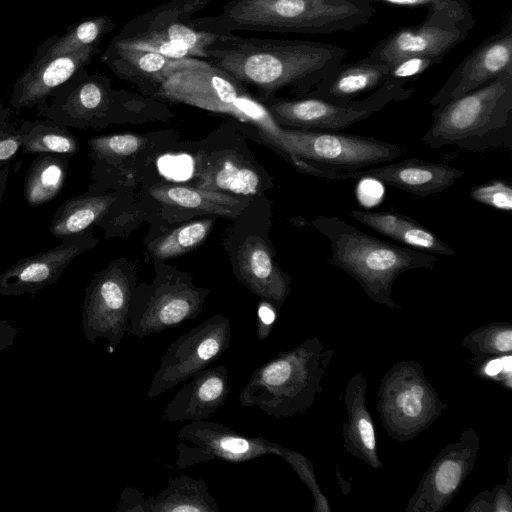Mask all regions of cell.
<instances>
[{"label": "cell", "instance_id": "cell-17", "mask_svg": "<svg viewBox=\"0 0 512 512\" xmlns=\"http://www.w3.org/2000/svg\"><path fill=\"white\" fill-rule=\"evenodd\" d=\"M464 174L463 170L448 164L413 157L397 163L341 173L338 180L370 178L414 196L428 197L450 188Z\"/></svg>", "mask_w": 512, "mask_h": 512}, {"label": "cell", "instance_id": "cell-40", "mask_svg": "<svg viewBox=\"0 0 512 512\" xmlns=\"http://www.w3.org/2000/svg\"><path fill=\"white\" fill-rule=\"evenodd\" d=\"M470 197L483 205L511 213L512 186L508 181L494 179L477 185L470 191Z\"/></svg>", "mask_w": 512, "mask_h": 512}, {"label": "cell", "instance_id": "cell-29", "mask_svg": "<svg viewBox=\"0 0 512 512\" xmlns=\"http://www.w3.org/2000/svg\"><path fill=\"white\" fill-rule=\"evenodd\" d=\"M197 187L222 193L255 195L260 190L261 180L250 163L228 152L200 168Z\"/></svg>", "mask_w": 512, "mask_h": 512}, {"label": "cell", "instance_id": "cell-16", "mask_svg": "<svg viewBox=\"0 0 512 512\" xmlns=\"http://www.w3.org/2000/svg\"><path fill=\"white\" fill-rule=\"evenodd\" d=\"M512 74V28H503L485 39L453 70L430 100L434 107Z\"/></svg>", "mask_w": 512, "mask_h": 512}, {"label": "cell", "instance_id": "cell-10", "mask_svg": "<svg viewBox=\"0 0 512 512\" xmlns=\"http://www.w3.org/2000/svg\"><path fill=\"white\" fill-rule=\"evenodd\" d=\"M414 89L387 80L369 96L361 100L338 103L322 98L299 95L292 99L274 95L261 97L274 121L279 126L299 130L336 131L370 117L390 102L407 100Z\"/></svg>", "mask_w": 512, "mask_h": 512}, {"label": "cell", "instance_id": "cell-34", "mask_svg": "<svg viewBox=\"0 0 512 512\" xmlns=\"http://www.w3.org/2000/svg\"><path fill=\"white\" fill-rule=\"evenodd\" d=\"M147 142L146 136L123 133L92 137L87 143L96 168L115 170L140 153Z\"/></svg>", "mask_w": 512, "mask_h": 512}, {"label": "cell", "instance_id": "cell-43", "mask_svg": "<svg viewBox=\"0 0 512 512\" xmlns=\"http://www.w3.org/2000/svg\"><path fill=\"white\" fill-rule=\"evenodd\" d=\"M492 512L512 511L511 457L508 462V477L505 484L496 485L492 490Z\"/></svg>", "mask_w": 512, "mask_h": 512}, {"label": "cell", "instance_id": "cell-4", "mask_svg": "<svg viewBox=\"0 0 512 512\" xmlns=\"http://www.w3.org/2000/svg\"><path fill=\"white\" fill-rule=\"evenodd\" d=\"M422 137L431 148L512 149V74L437 106Z\"/></svg>", "mask_w": 512, "mask_h": 512}, {"label": "cell", "instance_id": "cell-19", "mask_svg": "<svg viewBox=\"0 0 512 512\" xmlns=\"http://www.w3.org/2000/svg\"><path fill=\"white\" fill-rule=\"evenodd\" d=\"M85 232L61 240L56 247L18 260L0 275V290H32L55 281L80 254L97 245Z\"/></svg>", "mask_w": 512, "mask_h": 512}, {"label": "cell", "instance_id": "cell-25", "mask_svg": "<svg viewBox=\"0 0 512 512\" xmlns=\"http://www.w3.org/2000/svg\"><path fill=\"white\" fill-rule=\"evenodd\" d=\"M389 65L367 56L350 63H340L307 95L344 103L378 89L387 80Z\"/></svg>", "mask_w": 512, "mask_h": 512}, {"label": "cell", "instance_id": "cell-28", "mask_svg": "<svg viewBox=\"0 0 512 512\" xmlns=\"http://www.w3.org/2000/svg\"><path fill=\"white\" fill-rule=\"evenodd\" d=\"M150 194L157 201L169 206L230 219L238 217L247 206L244 200L227 193L199 187L156 185L150 189Z\"/></svg>", "mask_w": 512, "mask_h": 512}, {"label": "cell", "instance_id": "cell-38", "mask_svg": "<svg viewBox=\"0 0 512 512\" xmlns=\"http://www.w3.org/2000/svg\"><path fill=\"white\" fill-rule=\"evenodd\" d=\"M114 26L115 22L105 15L87 19L58 39L42 59L67 55L87 47L97 46L102 37Z\"/></svg>", "mask_w": 512, "mask_h": 512}, {"label": "cell", "instance_id": "cell-21", "mask_svg": "<svg viewBox=\"0 0 512 512\" xmlns=\"http://www.w3.org/2000/svg\"><path fill=\"white\" fill-rule=\"evenodd\" d=\"M235 274L251 292L278 312L291 293L290 277L274 261L270 247L260 237L250 236L238 248Z\"/></svg>", "mask_w": 512, "mask_h": 512}, {"label": "cell", "instance_id": "cell-27", "mask_svg": "<svg viewBox=\"0 0 512 512\" xmlns=\"http://www.w3.org/2000/svg\"><path fill=\"white\" fill-rule=\"evenodd\" d=\"M104 59L119 78L137 85L151 96L174 58L111 41Z\"/></svg>", "mask_w": 512, "mask_h": 512}, {"label": "cell", "instance_id": "cell-47", "mask_svg": "<svg viewBox=\"0 0 512 512\" xmlns=\"http://www.w3.org/2000/svg\"><path fill=\"white\" fill-rule=\"evenodd\" d=\"M465 512H492V492L484 490L474 497Z\"/></svg>", "mask_w": 512, "mask_h": 512}, {"label": "cell", "instance_id": "cell-18", "mask_svg": "<svg viewBox=\"0 0 512 512\" xmlns=\"http://www.w3.org/2000/svg\"><path fill=\"white\" fill-rule=\"evenodd\" d=\"M135 289V277L124 264L111 263L96 275L90 291V305L101 324V332L112 344L128 333L129 311Z\"/></svg>", "mask_w": 512, "mask_h": 512}, {"label": "cell", "instance_id": "cell-14", "mask_svg": "<svg viewBox=\"0 0 512 512\" xmlns=\"http://www.w3.org/2000/svg\"><path fill=\"white\" fill-rule=\"evenodd\" d=\"M480 443L475 427H470L462 431L457 440L444 446L424 472L407 502L405 511L444 510L457 496L472 472Z\"/></svg>", "mask_w": 512, "mask_h": 512}, {"label": "cell", "instance_id": "cell-45", "mask_svg": "<svg viewBox=\"0 0 512 512\" xmlns=\"http://www.w3.org/2000/svg\"><path fill=\"white\" fill-rule=\"evenodd\" d=\"M277 312L269 302L263 300L259 303L256 329L258 340L264 341L269 337L277 319Z\"/></svg>", "mask_w": 512, "mask_h": 512}, {"label": "cell", "instance_id": "cell-20", "mask_svg": "<svg viewBox=\"0 0 512 512\" xmlns=\"http://www.w3.org/2000/svg\"><path fill=\"white\" fill-rule=\"evenodd\" d=\"M469 33L453 25L423 21L401 27L374 46L367 57L386 64L410 56L445 55L465 40Z\"/></svg>", "mask_w": 512, "mask_h": 512}, {"label": "cell", "instance_id": "cell-22", "mask_svg": "<svg viewBox=\"0 0 512 512\" xmlns=\"http://www.w3.org/2000/svg\"><path fill=\"white\" fill-rule=\"evenodd\" d=\"M184 383L164 409L163 420H205L224 405L231 391L228 368L223 364L207 367Z\"/></svg>", "mask_w": 512, "mask_h": 512}, {"label": "cell", "instance_id": "cell-37", "mask_svg": "<svg viewBox=\"0 0 512 512\" xmlns=\"http://www.w3.org/2000/svg\"><path fill=\"white\" fill-rule=\"evenodd\" d=\"M462 346L477 359L511 354L512 325L509 322H492L468 333Z\"/></svg>", "mask_w": 512, "mask_h": 512}, {"label": "cell", "instance_id": "cell-46", "mask_svg": "<svg viewBox=\"0 0 512 512\" xmlns=\"http://www.w3.org/2000/svg\"><path fill=\"white\" fill-rule=\"evenodd\" d=\"M117 510L146 512V498L144 497V493L136 488L127 486L122 493Z\"/></svg>", "mask_w": 512, "mask_h": 512}, {"label": "cell", "instance_id": "cell-9", "mask_svg": "<svg viewBox=\"0 0 512 512\" xmlns=\"http://www.w3.org/2000/svg\"><path fill=\"white\" fill-rule=\"evenodd\" d=\"M293 155L313 176L338 180L341 173L391 162L406 154L404 146L371 137L332 131L285 129Z\"/></svg>", "mask_w": 512, "mask_h": 512}, {"label": "cell", "instance_id": "cell-1", "mask_svg": "<svg viewBox=\"0 0 512 512\" xmlns=\"http://www.w3.org/2000/svg\"><path fill=\"white\" fill-rule=\"evenodd\" d=\"M207 59L245 86L274 95L287 87L309 93L347 55L344 47L308 40L244 38L218 34Z\"/></svg>", "mask_w": 512, "mask_h": 512}, {"label": "cell", "instance_id": "cell-24", "mask_svg": "<svg viewBox=\"0 0 512 512\" xmlns=\"http://www.w3.org/2000/svg\"><path fill=\"white\" fill-rule=\"evenodd\" d=\"M366 392L364 374L355 373L348 381L344 393L347 421L342 427L343 444L352 456L373 469H380L383 463L378 455L376 430L366 404Z\"/></svg>", "mask_w": 512, "mask_h": 512}, {"label": "cell", "instance_id": "cell-6", "mask_svg": "<svg viewBox=\"0 0 512 512\" xmlns=\"http://www.w3.org/2000/svg\"><path fill=\"white\" fill-rule=\"evenodd\" d=\"M151 96L231 115L252 124L259 132L274 123L266 107L249 93L245 85L203 58L173 59Z\"/></svg>", "mask_w": 512, "mask_h": 512}, {"label": "cell", "instance_id": "cell-44", "mask_svg": "<svg viewBox=\"0 0 512 512\" xmlns=\"http://www.w3.org/2000/svg\"><path fill=\"white\" fill-rule=\"evenodd\" d=\"M21 148V139L15 125L0 132V166L7 164Z\"/></svg>", "mask_w": 512, "mask_h": 512}, {"label": "cell", "instance_id": "cell-5", "mask_svg": "<svg viewBox=\"0 0 512 512\" xmlns=\"http://www.w3.org/2000/svg\"><path fill=\"white\" fill-rule=\"evenodd\" d=\"M333 354L319 337L279 352L254 370L240 392V404L274 418L304 413L322 392L321 381Z\"/></svg>", "mask_w": 512, "mask_h": 512}, {"label": "cell", "instance_id": "cell-2", "mask_svg": "<svg viewBox=\"0 0 512 512\" xmlns=\"http://www.w3.org/2000/svg\"><path fill=\"white\" fill-rule=\"evenodd\" d=\"M374 13L372 3L365 0H230L221 14L190 23L214 34L235 30L331 34L366 25Z\"/></svg>", "mask_w": 512, "mask_h": 512}, {"label": "cell", "instance_id": "cell-12", "mask_svg": "<svg viewBox=\"0 0 512 512\" xmlns=\"http://www.w3.org/2000/svg\"><path fill=\"white\" fill-rule=\"evenodd\" d=\"M230 319L215 314L182 334L166 349L153 376L147 397L154 399L209 367L229 348Z\"/></svg>", "mask_w": 512, "mask_h": 512}, {"label": "cell", "instance_id": "cell-11", "mask_svg": "<svg viewBox=\"0 0 512 512\" xmlns=\"http://www.w3.org/2000/svg\"><path fill=\"white\" fill-rule=\"evenodd\" d=\"M184 276L167 277L133 291L128 334L144 338L196 319L209 295Z\"/></svg>", "mask_w": 512, "mask_h": 512}, {"label": "cell", "instance_id": "cell-35", "mask_svg": "<svg viewBox=\"0 0 512 512\" xmlns=\"http://www.w3.org/2000/svg\"><path fill=\"white\" fill-rule=\"evenodd\" d=\"M367 2H383L408 8H425V21L453 25L466 32L475 25V18L466 0H365Z\"/></svg>", "mask_w": 512, "mask_h": 512}, {"label": "cell", "instance_id": "cell-8", "mask_svg": "<svg viewBox=\"0 0 512 512\" xmlns=\"http://www.w3.org/2000/svg\"><path fill=\"white\" fill-rule=\"evenodd\" d=\"M213 0H171L127 22L113 42L169 58L207 59L206 49L218 34L192 27L191 15Z\"/></svg>", "mask_w": 512, "mask_h": 512}, {"label": "cell", "instance_id": "cell-32", "mask_svg": "<svg viewBox=\"0 0 512 512\" xmlns=\"http://www.w3.org/2000/svg\"><path fill=\"white\" fill-rule=\"evenodd\" d=\"M65 155L43 153L29 166L24 180V198L30 207L53 200L65 185L68 159Z\"/></svg>", "mask_w": 512, "mask_h": 512}, {"label": "cell", "instance_id": "cell-41", "mask_svg": "<svg viewBox=\"0 0 512 512\" xmlns=\"http://www.w3.org/2000/svg\"><path fill=\"white\" fill-rule=\"evenodd\" d=\"M440 56H410L389 64L388 80L401 84L415 80L419 75L443 61Z\"/></svg>", "mask_w": 512, "mask_h": 512}, {"label": "cell", "instance_id": "cell-30", "mask_svg": "<svg viewBox=\"0 0 512 512\" xmlns=\"http://www.w3.org/2000/svg\"><path fill=\"white\" fill-rule=\"evenodd\" d=\"M116 199L114 194L92 190L68 199L55 211L49 232L61 240L83 234L108 213Z\"/></svg>", "mask_w": 512, "mask_h": 512}, {"label": "cell", "instance_id": "cell-39", "mask_svg": "<svg viewBox=\"0 0 512 512\" xmlns=\"http://www.w3.org/2000/svg\"><path fill=\"white\" fill-rule=\"evenodd\" d=\"M282 457L294 469L300 480L310 490L314 500V512H330L331 508L327 498L322 493L316 481L313 463L303 454L285 447L280 448Z\"/></svg>", "mask_w": 512, "mask_h": 512}, {"label": "cell", "instance_id": "cell-49", "mask_svg": "<svg viewBox=\"0 0 512 512\" xmlns=\"http://www.w3.org/2000/svg\"><path fill=\"white\" fill-rule=\"evenodd\" d=\"M9 114L10 112L0 103V132L12 125L9 121Z\"/></svg>", "mask_w": 512, "mask_h": 512}, {"label": "cell", "instance_id": "cell-15", "mask_svg": "<svg viewBox=\"0 0 512 512\" xmlns=\"http://www.w3.org/2000/svg\"><path fill=\"white\" fill-rule=\"evenodd\" d=\"M125 91L111 90L106 79H87L51 104L42 103L38 114L78 129L102 128L116 122V112L139 100Z\"/></svg>", "mask_w": 512, "mask_h": 512}, {"label": "cell", "instance_id": "cell-48", "mask_svg": "<svg viewBox=\"0 0 512 512\" xmlns=\"http://www.w3.org/2000/svg\"><path fill=\"white\" fill-rule=\"evenodd\" d=\"M11 167L6 165L0 169V205L9 182V176L11 174Z\"/></svg>", "mask_w": 512, "mask_h": 512}, {"label": "cell", "instance_id": "cell-42", "mask_svg": "<svg viewBox=\"0 0 512 512\" xmlns=\"http://www.w3.org/2000/svg\"><path fill=\"white\" fill-rule=\"evenodd\" d=\"M481 359L486 361L476 365V374L479 377L493 378L511 388V354Z\"/></svg>", "mask_w": 512, "mask_h": 512}, {"label": "cell", "instance_id": "cell-33", "mask_svg": "<svg viewBox=\"0 0 512 512\" xmlns=\"http://www.w3.org/2000/svg\"><path fill=\"white\" fill-rule=\"evenodd\" d=\"M17 131L25 154H76L80 145L77 138L62 123L45 119L25 121Z\"/></svg>", "mask_w": 512, "mask_h": 512}, {"label": "cell", "instance_id": "cell-13", "mask_svg": "<svg viewBox=\"0 0 512 512\" xmlns=\"http://www.w3.org/2000/svg\"><path fill=\"white\" fill-rule=\"evenodd\" d=\"M175 466L182 470L212 460L243 463L258 457L280 455L281 445L258 436L243 435L221 423L192 421L177 431Z\"/></svg>", "mask_w": 512, "mask_h": 512}, {"label": "cell", "instance_id": "cell-31", "mask_svg": "<svg viewBox=\"0 0 512 512\" xmlns=\"http://www.w3.org/2000/svg\"><path fill=\"white\" fill-rule=\"evenodd\" d=\"M146 512H220L203 479L186 474L168 478L165 489L146 499Z\"/></svg>", "mask_w": 512, "mask_h": 512}, {"label": "cell", "instance_id": "cell-7", "mask_svg": "<svg viewBox=\"0 0 512 512\" xmlns=\"http://www.w3.org/2000/svg\"><path fill=\"white\" fill-rule=\"evenodd\" d=\"M376 408L388 436L410 441L428 429L448 407L414 360L393 364L383 375Z\"/></svg>", "mask_w": 512, "mask_h": 512}, {"label": "cell", "instance_id": "cell-3", "mask_svg": "<svg viewBox=\"0 0 512 512\" xmlns=\"http://www.w3.org/2000/svg\"><path fill=\"white\" fill-rule=\"evenodd\" d=\"M312 225L330 242L329 262L355 279L375 303L399 310L392 298L395 280L414 269L434 270L439 258L371 236L336 216H318Z\"/></svg>", "mask_w": 512, "mask_h": 512}, {"label": "cell", "instance_id": "cell-26", "mask_svg": "<svg viewBox=\"0 0 512 512\" xmlns=\"http://www.w3.org/2000/svg\"><path fill=\"white\" fill-rule=\"evenodd\" d=\"M347 215L406 247L427 253L452 256L455 251L427 227L401 213L352 210Z\"/></svg>", "mask_w": 512, "mask_h": 512}, {"label": "cell", "instance_id": "cell-23", "mask_svg": "<svg viewBox=\"0 0 512 512\" xmlns=\"http://www.w3.org/2000/svg\"><path fill=\"white\" fill-rule=\"evenodd\" d=\"M97 46L48 59L25 72L15 84L10 104L17 109L32 108L44 103L60 85L90 62Z\"/></svg>", "mask_w": 512, "mask_h": 512}, {"label": "cell", "instance_id": "cell-36", "mask_svg": "<svg viewBox=\"0 0 512 512\" xmlns=\"http://www.w3.org/2000/svg\"><path fill=\"white\" fill-rule=\"evenodd\" d=\"M213 225V219L184 224L151 243L150 251L158 259H169L188 253L205 241Z\"/></svg>", "mask_w": 512, "mask_h": 512}]
</instances>
